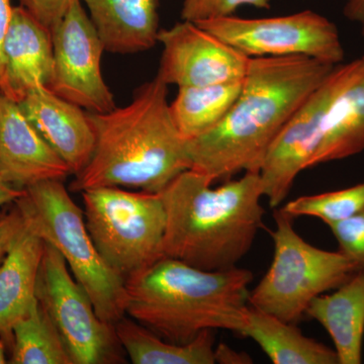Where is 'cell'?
Listing matches in <instances>:
<instances>
[{
    "instance_id": "cell-2",
    "label": "cell",
    "mask_w": 364,
    "mask_h": 364,
    "mask_svg": "<svg viewBox=\"0 0 364 364\" xmlns=\"http://www.w3.org/2000/svg\"><path fill=\"white\" fill-rule=\"evenodd\" d=\"M167 95L168 85L156 75L136 90L130 104L87 112L95 151L71 191L116 186L161 193L191 169L188 141L172 119Z\"/></svg>"
},
{
    "instance_id": "cell-27",
    "label": "cell",
    "mask_w": 364,
    "mask_h": 364,
    "mask_svg": "<svg viewBox=\"0 0 364 364\" xmlns=\"http://www.w3.org/2000/svg\"><path fill=\"white\" fill-rule=\"evenodd\" d=\"M76 1L77 0H18L20 6L51 33Z\"/></svg>"
},
{
    "instance_id": "cell-30",
    "label": "cell",
    "mask_w": 364,
    "mask_h": 364,
    "mask_svg": "<svg viewBox=\"0 0 364 364\" xmlns=\"http://www.w3.org/2000/svg\"><path fill=\"white\" fill-rule=\"evenodd\" d=\"M215 363L223 364H245L252 363L247 354L240 353L230 348L226 344H220L215 348Z\"/></svg>"
},
{
    "instance_id": "cell-3",
    "label": "cell",
    "mask_w": 364,
    "mask_h": 364,
    "mask_svg": "<svg viewBox=\"0 0 364 364\" xmlns=\"http://www.w3.org/2000/svg\"><path fill=\"white\" fill-rule=\"evenodd\" d=\"M195 170L182 172L161 193L166 210L163 256L208 272L237 267L252 248L264 208L259 173L245 172L218 188Z\"/></svg>"
},
{
    "instance_id": "cell-17",
    "label": "cell",
    "mask_w": 364,
    "mask_h": 364,
    "mask_svg": "<svg viewBox=\"0 0 364 364\" xmlns=\"http://www.w3.org/2000/svg\"><path fill=\"white\" fill-rule=\"evenodd\" d=\"M45 241L28 225L0 264V336L11 350L14 325L35 303Z\"/></svg>"
},
{
    "instance_id": "cell-18",
    "label": "cell",
    "mask_w": 364,
    "mask_h": 364,
    "mask_svg": "<svg viewBox=\"0 0 364 364\" xmlns=\"http://www.w3.org/2000/svg\"><path fill=\"white\" fill-rule=\"evenodd\" d=\"M306 315L317 321L331 337L339 364L363 363L364 272H358L335 289L314 299Z\"/></svg>"
},
{
    "instance_id": "cell-13",
    "label": "cell",
    "mask_w": 364,
    "mask_h": 364,
    "mask_svg": "<svg viewBox=\"0 0 364 364\" xmlns=\"http://www.w3.org/2000/svg\"><path fill=\"white\" fill-rule=\"evenodd\" d=\"M0 176L18 189L72 176L68 165L50 147L18 102L0 93Z\"/></svg>"
},
{
    "instance_id": "cell-9",
    "label": "cell",
    "mask_w": 364,
    "mask_h": 364,
    "mask_svg": "<svg viewBox=\"0 0 364 364\" xmlns=\"http://www.w3.org/2000/svg\"><path fill=\"white\" fill-rule=\"evenodd\" d=\"M196 23L249 58L303 56L338 65L345 57L337 26L311 9L272 18L230 16Z\"/></svg>"
},
{
    "instance_id": "cell-6",
    "label": "cell",
    "mask_w": 364,
    "mask_h": 364,
    "mask_svg": "<svg viewBox=\"0 0 364 364\" xmlns=\"http://www.w3.org/2000/svg\"><path fill=\"white\" fill-rule=\"evenodd\" d=\"M293 219L282 208L275 210L272 262L249 293L248 304L296 324L314 299L337 289L356 270L339 251L323 250L304 240Z\"/></svg>"
},
{
    "instance_id": "cell-1",
    "label": "cell",
    "mask_w": 364,
    "mask_h": 364,
    "mask_svg": "<svg viewBox=\"0 0 364 364\" xmlns=\"http://www.w3.org/2000/svg\"><path fill=\"white\" fill-rule=\"evenodd\" d=\"M335 66L303 56L250 58L240 95L224 119L188 141L191 169L213 182L259 173L273 141Z\"/></svg>"
},
{
    "instance_id": "cell-19",
    "label": "cell",
    "mask_w": 364,
    "mask_h": 364,
    "mask_svg": "<svg viewBox=\"0 0 364 364\" xmlns=\"http://www.w3.org/2000/svg\"><path fill=\"white\" fill-rule=\"evenodd\" d=\"M241 335L256 342L274 364H339L334 349L305 336L296 324L252 306Z\"/></svg>"
},
{
    "instance_id": "cell-23",
    "label": "cell",
    "mask_w": 364,
    "mask_h": 364,
    "mask_svg": "<svg viewBox=\"0 0 364 364\" xmlns=\"http://www.w3.org/2000/svg\"><path fill=\"white\" fill-rule=\"evenodd\" d=\"M13 364H73L52 321L38 299L14 325Z\"/></svg>"
},
{
    "instance_id": "cell-32",
    "label": "cell",
    "mask_w": 364,
    "mask_h": 364,
    "mask_svg": "<svg viewBox=\"0 0 364 364\" xmlns=\"http://www.w3.org/2000/svg\"><path fill=\"white\" fill-rule=\"evenodd\" d=\"M25 193V189H18L7 183L0 176V208L14 205Z\"/></svg>"
},
{
    "instance_id": "cell-12",
    "label": "cell",
    "mask_w": 364,
    "mask_h": 364,
    "mask_svg": "<svg viewBox=\"0 0 364 364\" xmlns=\"http://www.w3.org/2000/svg\"><path fill=\"white\" fill-rule=\"evenodd\" d=\"M162 45L157 76L177 87L242 81L250 58L193 21H183L158 33Z\"/></svg>"
},
{
    "instance_id": "cell-14",
    "label": "cell",
    "mask_w": 364,
    "mask_h": 364,
    "mask_svg": "<svg viewBox=\"0 0 364 364\" xmlns=\"http://www.w3.org/2000/svg\"><path fill=\"white\" fill-rule=\"evenodd\" d=\"M18 105L46 142L68 165L71 173H80L90 162L95 145L87 112L46 86L28 91Z\"/></svg>"
},
{
    "instance_id": "cell-22",
    "label": "cell",
    "mask_w": 364,
    "mask_h": 364,
    "mask_svg": "<svg viewBox=\"0 0 364 364\" xmlns=\"http://www.w3.org/2000/svg\"><path fill=\"white\" fill-rule=\"evenodd\" d=\"M242 83L243 80L179 87L170 112L183 139L191 141L214 129L236 102Z\"/></svg>"
},
{
    "instance_id": "cell-4",
    "label": "cell",
    "mask_w": 364,
    "mask_h": 364,
    "mask_svg": "<svg viewBox=\"0 0 364 364\" xmlns=\"http://www.w3.org/2000/svg\"><path fill=\"white\" fill-rule=\"evenodd\" d=\"M252 280L244 268L208 272L164 256L127 277L126 314L174 343H188L207 330L241 334Z\"/></svg>"
},
{
    "instance_id": "cell-16",
    "label": "cell",
    "mask_w": 364,
    "mask_h": 364,
    "mask_svg": "<svg viewBox=\"0 0 364 364\" xmlns=\"http://www.w3.org/2000/svg\"><path fill=\"white\" fill-rule=\"evenodd\" d=\"M105 51L135 54L158 43V0H80Z\"/></svg>"
},
{
    "instance_id": "cell-25",
    "label": "cell",
    "mask_w": 364,
    "mask_h": 364,
    "mask_svg": "<svg viewBox=\"0 0 364 364\" xmlns=\"http://www.w3.org/2000/svg\"><path fill=\"white\" fill-rule=\"evenodd\" d=\"M338 251L355 268L364 272V210L344 221L330 225Z\"/></svg>"
},
{
    "instance_id": "cell-8",
    "label": "cell",
    "mask_w": 364,
    "mask_h": 364,
    "mask_svg": "<svg viewBox=\"0 0 364 364\" xmlns=\"http://www.w3.org/2000/svg\"><path fill=\"white\" fill-rule=\"evenodd\" d=\"M36 298L56 328L73 364L127 363L114 325L98 317L61 254L46 242Z\"/></svg>"
},
{
    "instance_id": "cell-21",
    "label": "cell",
    "mask_w": 364,
    "mask_h": 364,
    "mask_svg": "<svg viewBox=\"0 0 364 364\" xmlns=\"http://www.w3.org/2000/svg\"><path fill=\"white\" fill-rule=\"evenodd\" d=\"M364 151V75L335 100L326 117L311 167Z\"/></svg>"
},
{
    "instance_id": "cell-7",
    "label": "cell",
    "mask_w": 364,
    "mask_h": 364,
    "mask_svg": "<svg viewBox=\"0 0 364 364\" xmlns=\"http://www.w3.org/2000/svg\"><path fill=\"white\" fill-rule=\"evenodd\" d=\"M80 193L95 247L124 280L164 257L166 210L159 193L105 186Z\"/></svg>"
},
{
    "instance_id": "cell-26",
    "label": "cell",
    "mask_w": 364,
    "mask_h": 364,
    "mask_svg": "<svg viewBox=\"0 0 364 364\" xmlns=\"http://www.w3.org/2000/svg\"><path fill=\"white\" fill-rule=\"evenodd\" d=\"M248 6L255 9H270V0H183L181 18L198 21L214 20L233 16L239 7Z\"/></svg>"
},
{
    "instance_id": "cell-33",
    "label": "cell",
    "mask_w": 364,
    "mask_h": 364,
    "mask_svg": "<svg viewBox=\"0 0 364 364\" xmlns=\"http://www.w3.org/2000/svg\"><path fill=\"white\" fill-rule=\"evenodd\" d=\"M6 345L0 336V364L9 363L6 358Z\"/></svg>"
},
{
    "instance_id": "cell-10",
    "label": "cell",
    "mask_w": 364,
    "mask_h": 364,
    "mask_svg": "<svg viewBox=\"0 0 364 364\" xmlns=\"http://www.w3.org/2000/svg\"><path fill=\"white\" fill-rule=\"evenodd\" d=\"M363 75L364 55L335 66L273 141L259 171L270 207H279L299 174L310 168L328 112L339 95Z\"/></svg>"
},
{
    "instance_id": "cell-20",
    "label": "cell",
    "mask_w": 364,
    "mask_h": 364,
    "mask_svg": "<svg viewBox=\"0 0 364 364\" xmlns=\"http://www.w3.org/2000/svg\"><path fill=\"white\" fill-rule=\"evenodd\" d=\"M117 336L134 364H214L213 330L200 333L184 344L162 338L130 317L114 324Z\"/></svg>"
},
{
    "instance_id": "cell-29",
    "label": "cell",
    "mask_w": 364,
    "mask_h": 364,
    "mask_svg": "<svg viewBox=\"0 0 364 364\" xmlns=\"http://www.w3.org/2000/svg\"><path fill=\"white\" fill-rule=\"evenodd\" d=\"M14 6H11V0H0V87L4 83V64L2 57V45L6 38L11 16H13Z\"/></svg>"
},
{
    "instance_id": "cell-28",
    "label": "cell",
    "mask_w": 364,
    "mask_h": 364,
    "mask_svg": "<svg viewBox=\"0 0 364 364\" xmlns=\"http://www.w3.org/2000/svg\"><path fill=\"white\" fill-rule=\"evenodd\" d=\"M25 228V218L16 203L0 210V264Z\"/></svg>"
},
{
    "instance_id": "cell-5",
    "label": "cell",
    "mask_w": 364,
    "mask_h": 364,
    "mask_svg": "<svg viewBox=\"0 0 364 364\" xmlns=\"http://www.w3.org/2000/svg\"><path fill=\"white\" fill-rule=\"evenodd\" d=\"M16 205L26 224L61 254L98 317L114 325L127 316L126 280L98 252L86 227L85 212L72 200L63 181L28 186Z\"/></svg>"
},
{
    "instance_id": "cell-15",
    "label": "cell",
    "mask_w": 364,
    "mask_h": 364,
    "mask_svg": "<svg viewBox=\"0 0 364 364\" xmlns=\"http://www.w3.org/2000/svg\"><path fill=\"white\" fill-rule=\"evenodd\" d=\"M2 57L4 79L0 93L20 102L33 88L49 86L54 61L52 33L23 6H14Z\"/></svg>"
},
{
    "instance_id": "cell-31",
    "label": "cell",
    "mask_w": 364,
    "mask_h": 364,
    "mask_svg": "<svg viewBox=\"0 0 364 364\" xmlns=\"http://www.w3.org/2000/svg\"><path fill=\"white\" fill-rule=\"evenodd\" d=\"M343 13L347 20L358 23L364 38V0H344Z\"/></svg>"
},
{
    "instance_id": "cell-24",
    "label": "cell",
    "mask_w": 364,
    "mask_h": 364,
    "mask_svg": "<svg viewBox=\"0 0 364 364\" xmlns=\"http://www.w3.org/2000/svg\"><path fill=\"white\" fill-rule=\"evenodd\" d=\"M280 208L291 217L318 218L330 226L363 212L364 182L339 191L299 196Z\"/></svg>"
},
{
    "instance_id": "cell-11",
    "label": "cell",
    "mask_w": 364,
    "mask_h": 364,
    "mask_svg": "<svg viewBox=\"0 0 364 364\" xmlns=\"http://www.w3.org/2000/svg\"><path fill=\"white\" fill-rule=\"evenodd\" d=\"M52 92L88 112L116 109L114 95L102 73L104 43L80 0L52 32Z\"/></svg>"
}]
</instances>
